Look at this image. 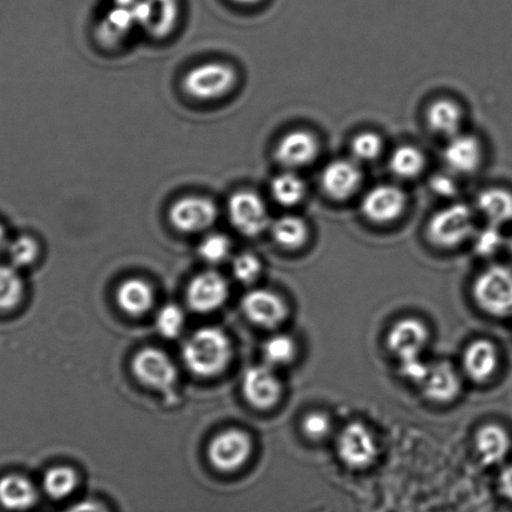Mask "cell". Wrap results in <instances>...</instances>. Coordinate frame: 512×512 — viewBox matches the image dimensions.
Here are the masks:
<instances>
[{"instance_id": "obj_1", "label": "cell", "mask_w": 512, "mask_h": 512, "mask_svg": "<svg viewBox=\"0 0 512 512\" xmlns=\"http://www.w3.org/2000/svg\"><path fill=\"white\" fill-rule=\"evenodd\" d=\"M231 342L216 327L196 331L183 345L182 356L193 374L213 376L225 370L231 360Z\"/></svg>"}, {"instance_id": "obj_2", "label": "cell", "mask_w": 512, "mask_h": 512, "mask_svg": "<svg viewBox=\"0 0 512 512\" xmlns=\"http://www.w3.org/2000/svg\"><path fill=\"white\" fill-rule=\"evenodd\" d=\"M238 84L235 67L225 62L198 64L183 77V91L200 102H215L233 92Z\"/></svg>"}, {"instance_id": "obj_3", "label": "cell", "mask_w": 512, "mask_h": 512, "mask_svg": "<svg viewBox=\"0 0 512 512\" xmlns=\"http://www.w3.org/2000/svg\"><path fill=\"white\" fill-rule=\"evenodd\" d=\"M474 233V215L470 207L462 203L442 208L427 225V237L435 246L442 248L460 246Z\"/></svg>"}, {"instance_id": "obj_4", "label": "cell", "mask_w": 512, "mask_h": 512, "mask_svg": "<svg viewBox=\"0 0 512 512\" xmlns=\"http://www.w3.org/2000/svg\"><path fill=\"white\" fill-rule=\"evenodd\" d=\"M474 296L482 310L494 316L512 313V271L502 266L487 268L474 285Z\"/></svg>"}, {"instance_id": "obj_5", "label": "cell", "mask_w": 512, "mask_h": 512, "mask_svg": "<svg viewBox=\"0 0 512 512\" xmlns=\"http://www.w3.org/2000/svg\"><path fill=\"white\" fill-rule=\"evenodd\" d=\"M218 208L211 198L185 196L178 198L168 210V220L178 232L195 235L205 232L215 225Z\"/></svg>"}, {"instance_id": "obj_6", "label": "cell", "mask_w": 512, "mask_h": 512, "mask_svg": "<svg viewBox=\"0 0 512 512\" xmlns=\"http://www.w3.org/2000/svg\"><path fill=\"white\" fill-rule=\"evenodd\" d=\"M227 212L232 226L243 236L257 237L271 227L266 203L256 192L242 190L233 193L228 200Z\"/></svg>"}, {"instance_id": "obj_7", "label": "cell", "mask_w": 512, "mask_h": 512, "mask_svg": "<svg viewBox=\"0 0 512 512\" xmlns=\"http://www.w3.org/2000/svg\"><path fill=\"white\" fill-rule=\"evenodd\" d=\"M138 28L154 39H164L175 31L180 18L178 0H138L133 8Z\"/></svg>"}, {"instance_id": "obj_8", "label": "cell", "mask_w": 512, "mask_h": 512, "mask_svg": "<svg viewBox=\"0 0 512 512\" xmlns=\"http://www.w3.org/2000/svg\"><path fill=\"white\" fill-rule=\"evenodd\" d=\"M337 452L352 469H364L374 464L379 454L374 436L360 422H352L342 430L337 440Z\"/></svg>"}, {"instance_id": "obj_9", "label": "cell", "mask_w": 512, "mask_h": 512, "mask_svg": "<svg viewBox=\"0 0 512 512\" xmlns=\"http://www.w3.org/2000/svg\"><path fill=\"white\" fill-rule=\"evenodd\" d=\"M133 374L143 385L168 390L175 385L177 369L163 351L147 347L138 351L132 361Z\"/></svg>"}, {"instance_id": "obj_10", "label": "cell", "mask_w": 512, "mask_h": 512, "mask_svg": "<svg viewBox=\"0 0 512 512\" xmlns=\"http://www.w3.org/2000/svg\"><path fill=\"white\" fill-rule=\"evenodd\" d=\"M406 205V193L400 187L380 185L366 193L361 210L367 220L385 225L396 221L404 213Z\"/></svg>"}, {"instance_id": "obj_11", "label": "cell", "mask_w": 512, "mask_h": 512, "mask_svg": "<svg viewBox=\"0 0 512 512\" xmlns=\"http://www.w3.org/2000/svg\"><path fill=\"white\" fill-rule=\"evenodd\" d=\"M250 436L241 430H227L211 441L208 456L212 465L222 471L237 470L251 455Z\"/></svg>"}, {"instance_id": "obj_12", "label": "cell", "mask_w": 512, "mask_h": 512, "mask_svg": "<svg viewBox=\"0 0 512 512\" xmlns=\"http://www.w3.org/2000/svg\"><path fill=\"white\" fill-rule=\"evenodd\" d=\"M318 152H320V143L317 138L305 129H295L286 133L278 141L275 157L281 166L291 171L315 162Z\"/></svg>"}, {"instance_id": "obj_13", "label": "cell", "mask_w": 512, "mask_h": 512, "mask_svg": "<svg viewBox=\"0 0 512 512\" xmlns=\"http://www.w3.org/2000/svg\"><path fill=\"white\" fill-rule=\"evenodd\" d=\"M362 183V171L357 161L336 159L327 164L321 176V185L328 197L344 201L355 195Z\"/></svg>"}, {"instance_id": "obj_14", "label": "cell", "mask_w": 512, "mask_h": 512, "mask_svg": "<svg viewBox=\"0 0 512 512\" xmlns=\"http://www.w3.org/2000/svg\"><path fill=\"white\" fill-rule=\"evenodd\" d=\"M243 395L252 406L267 410L280 400V380L268 366H252L245 371L242 379Z\"/></svg>"}, {"instance_id": "obj_15", "label": "cell", "mask_w": 512, "mask_h": 512, "mask_svg": "<svg viewBox=\"0 0 512 512\" xmlns=\"http://www.w3.org/2000/svg\"><path fill=\"white\" fill-rule=\"evenodd\" d=\"M228 297L227 281L220 273L206 271L193 278L187 290V302L193 311L208 313L220 308Z\"/></svg>"}, {"instance_id": "obj_16", "label": "cell", "mask_w": 512, "mask_h": 512, "mask_svg": "<svg viewBox=\"0 0 512 512\" xmlns=\"http://www.w3.org/2000/svg\"><path fill=\"white\" fill-rule=\"evenodd\" d=\"M242 310L256 325L277 327L287 317V306L282 298L268 290H253L242 298Z\"/></svg>"}, {"instance_id": "obj_17", "label": "cell", "mask_w": 512, "mask_h": 512, "mask_svg": "<svg viewBox=\"0 0 512 512\" xmlns=\"http://www.w3.org/2000/svg\"><path fill=\"white\" fill-rule=\"evenodd\" d=\"M429 340L426 326L415 318H405L391 328L387 345L400 361L416 359Z\"/></svg>"}, {"instance_id": "obj_18", "label": "cell", "mask_w": 512, "mask_h": 512, "mask_svg": "<svg viewBox=\"0 0 512 512\" xmlns=\"http://www.w3.org/2000/svg\"><path fill=\"white\" fill-rule=\"evenodd\" d=\"M444 159L451 172L469 175L480 167L482 159L481 144L474 136L456 134L445 147Z\"/></svg>"}, {"instance_id": "obj_19", "label": "cell", "mask_w": 512, "mask_h": 512, "mask_svg": "<svg viewBox=\"0 0 512 512\" xmlns=\"http://www.w3.org/2000/svg\"><path fill=\"white\" fill-rule=\"evenodd\" d=\"M421 385L427 399L434 402H450L459 395L461 389L459 375L447 361L430 365L429 374Z\"/></svg>"}, {"instance_id": "obj_20", "label": "cell", "mask_w": 512, "mask_h": 512, "mask_svg": "<svg viewBox=\"0 0 512 512\" xmlns=\"http://www.w3.org/2000/svg\"><path fill=\"white\" fill-rule=\"evenodd\" d=\"M134 8V7H133ZM133 8L113 6L99 23L98 39L104 46L117 47L138 27Z\"/></svg>"}, {"instance_id": "obj_21", "label": "cell", "mask_w": 512, "mask_h": 512, "mask_svg": "<svg viewBox=\"0 0 512 512\" xmlns=\"http://www.w3.org/2000/svg\"><path fill=\"white\" fill-rule=\"evenodd\" d=\"M38 492L26 476L11 474L0 479V505L11 511H26L36 505Z\"/></svg>"}, {"instance_id": "obj_22", "label": "cell", "mask_w": 512, "mask_h": 512, "mask_svg": "<svg viewBox=\"0 0 512 512\" xmlns=\"http://www.w3.org/2000/svg\"><path fill=\"white\" fill-rule=\"evenodd\" d=\"M499 364L496 347L490 341L479 340L467 347L464 367L470 379L477 382L489 380Z\"/></svg>"}, {"instance_id": "obj_23", "label": "cell", "mask_w": 512, "mask_h": 512, "mask_svg": "<svg viewBox=\"0 0 512 512\" xmlns=\"http://www.w3.org/2000/svg\"><path fill=\"white\" fill-rule=\"evenodd\" d=\"M476 206L492 226L500 227L512 221V193L504 188H487L480 192Z\"/></svg>"}, {"instance_id": "obj_24", "label": "cell", "mask_w": 512, "mask_h": 512, "mask_svg": "<svg viewBox=\"0 0 512 512\" xmlns=\"http://www.w3.org/2000/svg\"><path fill=\"white\" fill-rule=\"evenodd\" d=\"M510 446L509 435L499 425H486L477 432L476 449L482 464H499L509 454Z\"/></svg>"}, {"instance_id": "obj_25", "label": "cell", "mask_w": 512, "mask_h": 512, "mask_svg": "<svg viewBox=\"0 0 512 512\" xmlns=\"http://www.w3.org/2000/svg\"><path fill=\"white\" fill-rule=\"evenodd\" d=\"M426 121L432 132L451 138L459 134L462 111L459 104L450 99H439L427 109Z\"/></svg>"}, {"instance_id": "obj_26", "label": "cell", "mask_w": 512, "mask_h": 512, "mask_svg": "<svg viewBox=\"0 0 512 512\" xmlns=\"http://www.w3.org/2000/svg\"><path fill=\"white\" fill-rule=\"evenodd\" d=\"M117 301L119 307L129 315H143L153 305V290L147 282L132 278L118 288Z\"/></svg>"}, {"instance_id": "obj_27", "label": "cell", "mask_w": 512, "mask_h": 512, "mask_svg": "<svg viewBox=\"0 0 512 512\" xmlns=\"http://www.w3.org/2000/svg\"><path fill=\"white\" fill-rule=\"evenodd\" d=\"M273 240L286 250H298L308 240V226L305 221L296 216H283L271 225Z\"/></svg>"}, {"instance_id": "obj_28", "label": "cell", "mask_w": 512, "mask_h": 512, "mask_svg": "<svg viewBox=\"0 0 512 512\" xmlns=\"http://www.w3.org/2000/svg\"><path fill=\"white\" fill-rule=\"evenodd\" d=\"M271 195L278 205L293 207L306 196V183L295 172L280 173L271 182Z\"/></svg>"}, {"instance_id": "obj_29", "label": "cell", "mask_w": 512, "mask_h": 512, "mask_svg": "<svg viewBox=\"0 0 512 512\" xmlns=\"http://www.w3.org/2000/svg\"><path fill=\"white\" fill-rule=\"evenodd\" d=\"M426 159L419 148L402 146L395 149L390 157V169L395 176L410 180L420 175L425 168Z\"/></svg>"}, {"instance_id": "obj_30", "label": "cell", "mask_w": 512, "mask_h": 512, "mask_svg": "<svg viewBox=\"0 0 512 512\" xmlns=\"http://www.w3.org/2000/svg\"><path fill=\"white\" fill-rule=\"evenodd\" d=\"M77 486V472L68 466L52 467L43 477V489L52 499H64L71 495Z\"/></svg>"}, {"instance_id": "obj_31", "label": "cell", "mask_w": 512, "mask_h": 512, "mask_svg": "<svg viewBox=\"0 0 512 512\" xmlns=\"http://www.w3.org/2000/svg\"><path fill=\"white\" fill-rule=\"evenodd\" d=\"M23 282L13 267L0 266V310H12L21 301Z\"/></svg>"}, {"instance_id": "obj_32", "label": "cell", "mask_w": 512, "mask_h": 512, "mask_svg": "<svg viewBox=\"0 0 512 512\" xmlns=\"http://www.w3.org/2000/svg\"><path fill=\"white\" fill-rule=\"evenodd\" d=\"M296 344L291 337L275 335L263 345V357L270 366H283L295 359Z\"/></svg>"}, {"instance_id": "obj_33", "label": "cell", "mask_w": 512, "mask_h": 512, "mask_svg": "<svg viewBox=\"0 0 512 512\" xmlns=\"http://www.w3.org/2000/svg\"><path fill=\"white\" fill-rule=\"evenodd\" d=\"M231 240L222 233H210L198 246V255L208 263H221L230 256Z\"/></svg>"}, {"instance_id": "obj_34", "label": "cell", "mask_w": 512, "mask_h": 512, "mask_svg": "<svg viewBox=\"0 0 512 512\" xmlns=\"http://www.w3.org/2000/svg\"><path fill=\"white\" fill-rule=\"evenodd\" d=\"M183 325H185V313L175 303H168L158 311L156 327L163 337H177L180 335Z\"/></svg>"}, {"instance_id": "obj_35", "label": "cell", "mask_w": 512, "mask_h": 512, "mask_svg": "<svg viewBox=\"0 0 512 512\" xmlns=\"http://www.w3.org/2000/svg\"><path fill=\"white\" fill-rule=\"evenodd\" d=\"M384 143L379 134L364 132L352 139L351 152L357 162H371L380 156Z\"/></svg>"}, {"instance_id": "obj_36", "label": "cell", "mask_w": 512, "mask_h": 512, "mask_svg": "<svg viewBox=\"0 0 512 512\" xmlns=\"http://www.w3.org/2000/svg\"><path fill=\"white\" fill-rule=\"evenodd\" d=\"M8 255L14 267H27L37 260L39 245L31 236H19L8 245Z\"/></svg>"}, {"instance_id": "obj_37", "label": "cell", "mask_w": 512, "mask_h": 512, "mask_svg": "<svg viewBox=\"0 0 512 512\" xmlns=\"http://www.w3.org/2000/svg\"><path fill=\"white\" fill-rule=\"evenodd\" d=\"M233 275L242 283H252L261 275V261L252 253H241L232 262Z\"/></svg>"}, {"instance_id": "obj_38", "label": "cell", "mask_w": 512, "mask_h": 512, "mask_svg": "<svg viewBox=\"0 0 512 512\" xmlns=\"http://www.w3.org/2000/svg\"><path fill=\"white\" fill-rule=\"evenodd\" d=\"M502 243V236L499 227L490 225L477 233L475 250L480 256H491L499 250Z\"/></svg>"}, {"instance_id": "obj_39", "label": "cell", "mask_w": 512, "mask_h": 512, "mask_svg": "<svg viewBox=\"0 0 512 512\" xmlns=\"http://www.w3.org/2000/svg\"><path fill=\"white\" fill-rule=\"evenodd\" d=\"M331 429L330 419L321 412H312L302 421V430L308 439L321 440L328 435Z\"/></svg>"}, {"instance_id": "obj_40", "label": "cell", "mask_w": 512, "mask_h": 512, "mask_svg": "<svg viewBox=\"0 0 512 512\" xmlns=\"http://www.w3.org/2000/svg\"><path fill=\"white\" fill-rule=\"evenodd\" d=\"M430 365H426L421 357L416 359L400 361L401 374L415 384H422L429 374Z\"/></svg>"}, {"instance_id": "obj_41", "label": "cell", "mask_w": 512, "mask_h": 512, "mask_svg": "<svg viewBox=\"0 0 512 512\" xmlns=\"http://www.w3.org/2000/svg\"><path fill=\"white\" fill-rule=\"evenodd\" d=\"M431 190L441 197H452L456 195V183L447 176H435L431 180Z\"/></svg>"}, {"instance_id": "obj_42", "label": "cell", "mask_w": 512, "mask_h": 512, "mask_svg": "<svg viewBox=\"0 0 512 512\" xmlns=\"http://www.w3.org/2000/svg\"><path fill=\"white\" fill-rule=\"evenodd\" d=\"M63 512H109L107 507L101 504V502L86 500L77 502L72 506H69L67 510Z\"/></svg>"}, {"instance_id": "obj_43", "label": "cell", "mask_w": 512, "mask_h": 512, "mask_svg": "<svg viewBox=\"0 0 512 512\" xmlns=\"http://www.w3.org/2000/svg\"><path fill=\"white\" fill-rule=\"evenodd\" d=\"M499 487L502 495L512 501V465L505 467L499 477Z\"/></svg>"}, {"instance_id": "obj_44", "label": "cell", "mask_w": 512, "mask_h": 512, "mask_svg": "<svg viewBox=\"0 0 512 512\" xmlns=\"http://www.w3.org/2000/svg\"><path fill=\"white\" fill-rule=\"evenodd\" d=\"M6 247H8L7 233L6 230H4V227L0 225V252H2Z\"/></svg>"}, {"instance_id": "obj_45", "label": "cell", "mask_w": 512, "mask_h": 512, "mask_svg": "<svg viewBox=\"0 0 512 512\" xmlns=\"http://www.w3.org/2000/svg\"><path fill=\"white\" fill-rule=\"evenodd\" d=\"M233 3L240 4V6H255V4L260 3L261 0H232Z\"/></svg>"}, {"instance_id": "obj_46", "label": "cell", "mask_w": 512, "mask_h": 512, "mask_svg": "<svg viewBox=\"0 0 512 512\" xmlns=\"http://www.w3.org/2000/svg\"><path fill=\"white\" fill-rule=\"evenodd\" d=\"M510 251H511V255H512V240L510 241Z\"/></svg>"}]
</instances>
